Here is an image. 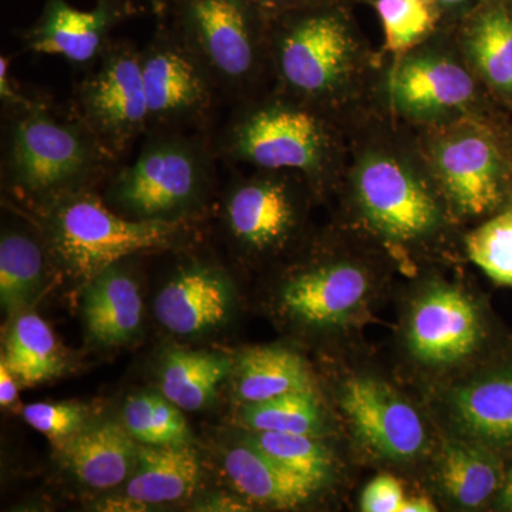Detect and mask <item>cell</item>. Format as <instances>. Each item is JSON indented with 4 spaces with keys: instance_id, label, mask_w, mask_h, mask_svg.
Wrapping results in <instances>:
<instances>
[{
    "instance_id": "cell-31",
    "label": "cell",
    "mask_w": 512,
    "mask_h": 512,
    "mask_svg": "<svg viewBox=\"0 0 512 512\" xmlns=\"http://www.w3.org/2000/svg\"><path fill=\"white\" fill-rule=\"evenodd\" d=\"M245 441L320 487L328 480L332 456L311 434L251 431Z\"/></svg>"
},
{
    "instance_id": "cell-42",
    "label": "cell",
    "mask_w": 512,
    "mask_h": 512,
    "mask_svg": "<svg viewBox=\"0 0 512 512\" xmlns=\"http://www.w3.org/2000/svg\"><path fill=\"white\" fill-rule=\"evenodd\" d=\"M147 5L150 6L151 12L158 18H165L170 9L171 0H146Z\"/></svg>"
},
{
    "instance_id": "cell-32",
    "label": "cell",
    "mask_w": 512,
    "mask_h": 512,
    "mask_svg": "<svg viewBox=\"0 0 512 512\" xmlns=\"http://www.w3.org/2000/svg\"><path fill=\"white\" fill-rule=\"evenodd\" d=\"M383 23L384 47L399 53L420 43L436 23L427 0H372Z\"/></svg>"
},
{
    "instance_id": "cell-30",
    "label": "cell",
    "mask_w": 512,
    "mask_h": 512,
    "mask_svg": "<svg viewBox=\"0 0 512 512\" xmlns=\"http://www.w3.org/2000/svg\"><path fill=\"white\" fill-rule=\"evenodd\" d=\"M239 417L252 431L315 436L322 427L315 392L289 393L265 402L245 403Z\"/></svg>"
},
{
    "instance_id": "cell-23",
    "label": "cell",
    "mask_w": 512,
    "mask_h": 512,
    "mask_svg": "<svg viewBox=\"0 0 512 512\" xmlns=\"http://www.w3.org/2000/svg\"><path fill=\"white\" fill-rule=\"evenodd\" d=\"M237 397L242 403H258L289 393L313 392L305 360L285 348L249 349L235 366Z\"/></svg>"
},
{
    "instance_id": "cell-24",
    "label": "cell",
    "mask_w": 512,
    "mask_h": 512,
    "mask_svg": "<svg viewBox=\"0 0 512 512\" xmlns=\"http://www.w3.org/2000/svg\"><path fill=\"white\" fill-rule=\"evenodd\" d=\"M232 372V360L221 353L171 350L160 372L161 393L185 412H197L214 399Z\"/></svg>"
},
{
    "instance_id": "cell-9",
    "label": "cell",
    "mask_w": 512,
    "mask_h": 512,
    "mask_svg": "<svg viewBox=\"0 0 512 512\" xmlns=\"http://www.w3.org/2000/svg\"><path fill=\"white\" fill-rule=\"evenodd\" d=\"M342 407L357 437L377 456L410 460L426 444L419 413L382 380L365 376L348 380Z\"/></svg>"
},
{
    "instance_id": "cell-22",
    "label": "cell",
    "mask_w": 512,
    "mask_h": 512,
    "mask_svg": "<svg viewBox=\"0 0 512 512\" xmlns=\"http://www.w3.org/2000/svg\"><path fill=\"white\" fill-rule=\"evenodd\" d=\"M451 409L468 436L491 446H512V372L458 387L451 397Z\"/></svg>"
},
{
    "instance_id": "cell-36",
    "label": "cell",
    "mask_w": 512,
    "mask_h": 512,
    "mask_svg": "<svg viewBox=\"0 0 512 512\" xmlns=\"http://www.w3.org/2000/svg\"><path fill=\"white\" fill-rule=\"evenodd\" d=\"M264 18L281 16L309 6L319 5V0H249Z\"/></svg>"
},
{
    "instance_id": "cell-15",
    "label": "cell",
    "mask_w": 512,
    "mask_h": 512,
    "mask_svg": "<svg viewBox=\"0 0 512 512\" xmlns=\"http://www.w3.org/2000/svg\"><path fill=\"white\" fill-rule=\"evenodd\" d=\"M234 292L227 276L195 265L175 275L158 293L154 311L165 329L181 336L201 335L227 322Z\"/></svg>"
},
{
    "instance_id": "cell-18",
    "label": "cell",
    "mask_w": 512,
    "mask_h": 512,
    "mask_svg": "<svg viewBox=\"0 0 512 512\" xmlns=\"http://www.w3.org/2000/svg\"><path fill=\"white\" fill-rule=\"evenodd\" d=\"M138 447L126 427L103 423L79 431L67 440L62 448L63 461L87 487L107 490L133 474Z\"/></svg>"
},
{
    "instance_id": "cell-28",
    "label": "cell",
    "mask_w": 512,
    "mask_h": 512,
    "mask_svg": "<svg viewBox=\"0 0 512 512\" xmlns=\"http://www.w3.org/2000/svg\"><path fill=\"white\" fill-rule=\"evenodd\" d=\"M45 256L35 239L8 232L0 241V302L15 313L35 299L43 282Z\"/></svg>"
},
{
    "instance_id": "cell-29",
    "label": "cell",
    "mask_w": 512,
    "mask_h": 512,
    "mask_svg": "<svg viewBox=\"0 0 512 512\" xmlns=\"http://www.w3.org/2000/svg\"><path fill=\"white\" fill-rule=\"evenodd\" d=\"M124 427L137 441L150 446H183L190 429L180 407L164 394L143 393L124 404Z\"/></svg>"
},
{
    "instance_id": "cell-1",
    "label": "cell",
    "mask_w": 512,
    "mask_h": 512,
    "mask_svg": "<svg viewBox=\"0 0 512 512\" xmlns=\"http://www.w3.org/2000/svg\"><path fill=\"white\" fill-rule=\"evenodd\" d=\"M181 229V221L126 220L86 192L62 195L49 215L53 251L86 281L127 256L168 247Z\"/></svg>"
},
{
    "instance_id": "cell-11",
    "label": "cell",
    "mask_w": 512,
    "mask_h": 512,
    "mask_svg": "<svg viewBox=\"0 0 512 512\" xmlns=\"http://www.w3.org/2000/svg\"><path fill=\"white\" fill-rule=\"evenodd\" d=\"M150 121H173L200 113L210 103V76L183 40L160 37L141 53Z\"/></svg>"
},
{
    "instance_id": "cell-17",
    "label": "cell",
    "mask_w": 512,
    "mask_h": 512,
    "mask_svg": "<svg viewBox=\"0 0 512 512\" xmlns=\"http://www.w3.org/2000/svg\"><path fill=\"white\" fill-rule=\"evenodd\" d=\"M227 221L241 244L256 251L275 247L295 224L291 192L279 181H247L229 195Z\"/></svg>"
},
{
    "instance_id": "cell-20",
    "label": "cell",
    "mask_w": 512,
    "mask_h": 512,
    "mask_svg": "<svg viewBox=\"0 0 512 512\" xmlns=\"http://www.w3.org/2000/svg\"><path fill=\"white\" fill-rule=\"evenodd\" d=\"M224 464L232 484L258 503L292 508L320 488L245 440L228 451Z\"/></svg>"
},
{
    "instance_id": "cell-14",
    "label": "cell",
    "mask_w": 512,
    "mask_h": 512,
    "mask_svg": "<svg viewBox=\"0 0 512 512\" xmlns=\"http://www.w3.org/2000/svg\"><path fill=\"white\" fill-rule=\"evenodd\" d=\"M131 12L133 0H97L90 10L74 8L67 0H46L26 37L28 46L42 55L89 63L100 55L110 30Z\"/></svg>"
},
{
    "instance_id": "cell-33",
    "label": "cell",
    "mask_w": 512,
    "mask_h": 512,
    "mask_svg": "<svg viewBox=\"0 0 512 512\" xmlns=\"http://www.w3.org/2000/svg\"><path fill=\"white\" fill-rule=\"evenodd\" d=\"M471 261L497 284L512 286V211L493 218L466 239Z\"/></svg>"
},
{
    "instance_id": "cell-40",
    "label": "cell",
    "mask_w": 512,
    "mask_h": 512,
    "mask_svg": "<svg viewBox=\"0 0 512 512\" xmlns=\"http://www.w3.org/2000/svg\"><path fill=\"white\" fill-rule=\"evenodd\" d=\"M437 508L426 498H416V500L404 501L402 512H434Z\"/></svg>"
},
{
    "instance_id": "cell-35",
    "label": "cell",
    "mask_w": 512,
    "mask_h": 512,
    "mask_svg": "<svg viewBox=\"0 0 512 512\" xmlns=\"http://www.w3.org/2000/svg\"><path fill=\"white\" fill-rule=\"evenodd\" d=\"M404 501L406 495L400 481L392 476H380L367 484L360 507L365 512H402Z\"/></svg>"
},
{
    "instance_id": "cell-6",
    "label": "cell",
    "mask_w": 512,
    "mask_h": 512,
    "mask_svg": "<svg viewBox=\"0 0 512 512\" xmlns=\"http://www.w3.org/2000/svg\"><path fill=\"white\" fill-rule=\"evenodd\" d=\"M229 153L265 170L316 173L328 154V137L315 114L288 106L262 107L232 127Z\"/></svg>"
},
{
    "instance_id": "cell-26",
    "label": "cell",
    "mask_w": 512,
    "mask_h": 512,
    "mask_svg": "<svg viewBox=\"0 0 512 512\" xmlns=\"http://www.w3.org/2000/svg\"><path fill=\"white\" fill-rule=\"evenodd\" d=\"M2 359L10 372L25 384L53 379L63 367L52 329L35 313H25L16 319Z\"/></svg>"
},
{
    "instance_id": "cell-2",
    "label": "cell",
    "mask_w": 512,
    "mask_h": 512,
    "mask_svg": "<svg viewBox=\"0 0 512 512\" xmlns=\"http://www.w3.org/2000/svg\"><path fill=\"white\" fill-rule=\"evenodd\" d=\"M10 134L8 167L12 180L37 195H66L101 163L103 144L90 128L29 104L19 110Z\"/></svg>"
},
{
    "instance_id": "cell-37",
    "label": "cell",
    "mask_w": 512,
    "mask_h": 512,
    "mask_svg": "<svg viewBox=\"0 0 512 512\" xmlns=\"http://www.w3.org/2000/svg\"><path fill=\"white\" fill-rule=\"evenodd\" d=\"M9 66V59L2 57V59H0V97H2L3 103H5L6 106L22 110L29 106L30 101L16 92L12 77H10Z\"/></svg>"
},
{
    "instance_id": "cell-13",
    "label": "cell",
    "mask_w": 512,
    "mask_h": 512,
    "mask_svg": "<svg viewBox=\"0 0 512 512\" xmlns=\"http://www.w3.org/2000/svg\"><path fill=\"white\" fill-rule=\"evenodd\" d=\"M480 338L477 309L466 293L451 286H436L414 305L409 346L420 362H458L476 350Z\"/></svg>"
},
{
    "instance_id": "cell-34",
    "label": "cell",
    "mask_w": 512,
    "mask_h": 512,
    "mask_svg": "<svg viewBox=\"0 0 512 512\" xmlns=\"http://www.w3.org/2000/svg\"><path fill=\"white\" fill-rule=\"evenodd\" d=\"M87 410L74 403H33L23 409V419L53 441L67 440L83 430Z\"/></svg>"
},
{
    "instance_id": "cell-10",
    "label": "cell",
    "mask_w": 512,
    "mask_h": 512,
    "mask_svg": "<svg viewBox=\"0 0 512 512\" xmlns=\"http://www.w3.org/2000/svg\"><path fill=\"white\" fill-rule=\"evenodd\" d=\"M433 165L458 210L481 215L501 200L503 161L491 138L477 130L454 131L437 141Z\"/></svg>"
},
{
    "instance_id": "cell-5",
    "label": "cell",
    "mask_w": 512,
    "mask_h": 512,
    "mask_svg": "<svg viewBox=\"0 0 512 512\" xmlns=\"http://www.w3.org/2000/svg\"><path fill=\"white\" fill-rule=\"evenodd\" d=\"M168 13L178 37L211 76L237 84L255 72L264 16L249 0H171Z\"/></svg>"
},
{
    "instance_id": "cell-27",
    "label": "cell",
    "mask_w": 512,
    "mask_h": 512,
    "mask_svg": "<svg viewBox=\"0 0 512 512\" xmlns=\"http://www.w3.org/2000/svg\"><path fill=\"white\" fill-rule=\"evenodd\" d=\"M500 468L490 454L464 443H447L441 453L440 481L448 497L464 507H478L500 485Z\"/></svg>"
},
{
    "instance_id": "cell-16",
    "label": "cell",
    "mask_w": 512,
    "mask_h": 512,
    "mask_svg": "<svg viewBox=\"0 0 512 512\" xmlns=\"http://www.w3.org/2000/svg\"><path fill=\"white\" fill-rule=\"evenodd\" d=\"M369 281L352 264L320 266L292 278L282 291L286 311L311 325L342 322L365 299Z\"/></svg>"
},
{
    "instance_id": "cell-4",
    "label": "cell",
    "mask_w": 512,
    "mask_h": 512,
    "mask_svg": "<svg viewBox=\"0 0 512 512\" xmlns=\"http://www.w3.org/2000/svg\"><path fill=\"white\" fill-rule=\"evenodd\" d=\"M207 165L200 148L185 138H153L117 175L111 195L136 220L180 221L204 190Z\"/></svg>"
},
{
    "instance_id": "cell-39",
    "label": "cell",
    "mask_w": 512,
    "mask_h": 512,
    "mask_svg": "<svg viewBox=\"0 0 512 512\" xmlns=\"http://www.w3.org/2000/svg\"><path fill=\"white\" fill-rule=\"evenodd\" d=\"M205 510L208 511H244L247 510L244 504L237 503V501L229 500L228 497H218L214 501H208L204 505Z\"/></svg>"
},
{
    "instance_id": "cell-3",
    "label": "cell",
    "mask_w": 512,
    "mask_h": 512,
    "mask_svg": "<svg viewBox=\"0 0 512 512\" xmlns=\"http://www.w3.org/2000/svg\"><path fill=\"white\" fill-rule=\"evenodd\" d=\"M278 18L282 25L276 33V66L286 86L311 100L339 92L356 60V43L346 19L320 5Z\"/></svg>"
},
{
    "instance_id": "cell-41",
    "label": "cell",
    "mask_w": 512,
    "mask_h": 512,
    "mask_svg": "<svg viewBox=\"0 0 512 512\" xmlns=\"http://www.w3.org/2000/svg\"><path fill=\"white\" fill-rule=\"evenodd\" d=\"M500 504L505 510L512 511V470L504 483L503 491H501Z\"/></svg>"
},
{
    "instance_id": "cell-25",
    "label": "cell",
    "mask_w": 512,
    "mask_h": 512,
    "mask_svg": "<svg viewBox=\"0 0 512 512\" xmlns=\"http://www.w3.org/2000/svg\"><path fill=\"white\" fill-rule=\"evenodd\" d=\"M466 49L485 82L512 93V16L504 6L478 13L467 30Z\"/></svg>"
},
{
    "instance_id": "cell-43",
    "label": "cell",
    "mask_w": 512,
    "mask_h": 512,
    "mask_svg": "<svg viewBox=\"0 0 512 512\" xmlns=\"http://www.w3.org/2000/svg\"><path fill=\"white\" fill-rule=\"evenodd\" d=\"M443 8L453 9L461 8V6L470 5L474 0H437Z\"/></svg>"
},
{
    "instance_id": "cell-7",
    "label": "cell",
    "mask_w": 512,
    "mask_h": 512,
    "mask_svg": "<svg viewBox=\"0 0 512 512\" xmlns=\"http://www.w3.org/2000/svg\"><path fill=\"white\" fill-rule=\"evenodd\" d=\"M84 123L106 148L121 150L150 123L141 53L124 45L107 49L99 69L80 90Z\"/></svg>"
},
{
    "instance_id": "cell-12",
    "label": "cell",
    "mask_w": 512,
    "mask_h": 512,
    "mask_svg": "<svg viewBox=\"0 0 512 512\" xmlns=\"http://www.w3.org/2000/svg\"><path fill=\"white\" fill-rule=\"evenodd\" d=\"M394 109L414 120H437L466 109L476 94L473 77L450 57L423 53L404 57L389 79Z\"/></svg>"
},
{
    "instance_id": "cell-8",
    "label": "cell",
    "mask_w": 512,
    "mask_h": 512,
    "mask_svg": "<svg viewBox=\"0 0 512 512\" xmlns=\"http://www.w3.org/2000/svg\"><path fill=\"white\" fill-rule=\"evenodd\" d=\"M355 190L363 215L386 237L410 241L429 234L439 222L430 192L396 158L366 157L357 167Z\"/></svg>"
},
{
    "instance_id": "cell-38",
    "label": "cell",
    "mask_w": 512,
    "mask_h": 512,
    "mask_svg": "<svg viewBox=\"0 0 512 512\" xmlns=\"http://www.w3.org/2000/svg\"><path fill=\"white\" fill-rule=\"evenodd\" d=\"M16 397H18V387L13 379V373L2 359V363H0V404L3 407H8L15 402Z\"/></svg>"
},
{
    "instance_id": "cell-21",
    "label": "cell",
    "mask_w": 512,
    "mask_h": 512,
    "mask_svg": "<svg viewBox=\"0 0 512 512\" xmlns=\"http://www.w3.org/2000/svg\"><path fill=\"white\" fill-rule=\"evenodd\" d=\"M200 473V461L188 444H143L138 447L136 468L127 481L126 497L144 508L184 500L197 488Z\"/></svg>"
},
{
    "instance_id": "cell-19",
    "label": "cell",
    "mask_w": 512,
    "mask_h": 512,
    "mask_svg": "<svg viewBox=\"0 0 512 512\" xmlns=\"http://www.w3.org/2000/svg\"><path fill=\"white\" fill-rule=\"evenodd\" d=\"M82 311L87 332L101 345L128 342L141 325L143 301L133 276L116 265L87 281Z\"/></svg>"
}]
</instances>
